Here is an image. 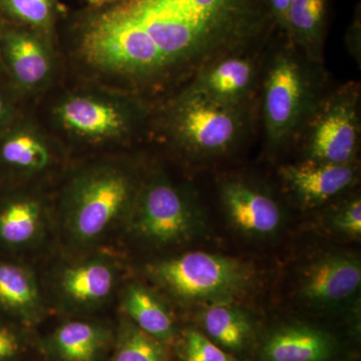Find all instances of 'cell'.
Segmentation results:
<instances>
[{"instance_id": "cell-20", "label": "cell", "mask_w": 361, "mask_h": 361, "mask_svg": "<svg viewBox=\"0 0 361 361\" xmlns=\"http://www.w3.org/2000/svg\"><path fill=\"white\" fill-rule=\"evenodd\" d=\"M118 295L123 315L158 341L174 343L179 336L177 323L160 292L141 282H128Z\"/></svg>"}, {"instance_id": "cell-28", "label": "cell", "mask_w": 361, "mask_h": 361, "mask_svg": "<svg viewBox=\"0 0 361 361\" xmlns=\"http://www.w3.org/2000/svg\"><path fill=\"white\" fill-rule=\"evenodd\" d=\"M20 97L8 80H6V82H0V135L20 115L18 110Z\"/></svg>"}, {"instance_id": "cell-24", "label": "cell", "mask_w": 361, "mask_h": 361, "mask_svg": "<svg viewBox=\"0 0 361 361\" xmlns=\"http://www.w3.org/2000/svg\"><path fill=\"white\" fill-rule=\"evenodd\" d=\"M58 7L59 0H0V16L52 39Z\"/></svg>"}, {"instance_id": "cell-22", "label": "cell", "mask_w": 361, "mask_h": 361, "mask_svg": "<svg viewBox=\"0 0 361 361\" xmlns=\"http://www.w3.org/2000/svg\"><path fill=\"white\" fill-rule=\"evenodd\" d=\"M326 8V0H293L289 11L286 33L313 63L322 61Z\"/></svg>"}, {"instance_id": "cell-14", "label": "cell", "mask_w": 361, "mask_h": 361, "mask_svg": "<svg viewBox=\"0 0 361 361\" xmlns=\"http://www.w3.org/2000/svg\"><path fill=\"white\" fill-rule=\"evenodd\" d=\"M47 312L40 278L30 263L0 257V316L32 330Z\"/></svg>"}, {"instance_id": "cell-27", "label": "cell", "mask_w": 361, "mask_h": 361, "mask_svg": "<svg viewBox=\"0 0 361 361\" xmlns=\"http://www.w3.org/2000/svg\"><path fill=\"white\" fill-rule=\"evenodd\" d=\"M332 227L346 236L357 238L361 235V201L353 199L339 209L331 221Z\"/></svg>"}, {"instance_id": "cell-6", "label": "cell", "mask_w": 361, "mask_h": 361, "mask_svg": "<svg viewBox=\"0 0 361 361\" xmlns=\"http://www.w3.org/2000/svg\"><path fill=\"white\" fill-rule=\"evenodd\" d=\"M201 219L193 199L163 171L145 176L121 236L135 245L164 250L196 236Z\"/></svg>"}, {"instance_id": "cell-1", "label": "cell", "mask_w": 361, "mask_h": 361, "mask_svg": "<svg viewBox=\"0 0 361 361\" xmlns=\"http://www.w3.org/2000/svg\"><path fill=\"white\" fill-rule=\"evenodd\" d=\"M273 25L265 0H116L80 20L75 54L104 85L137 94L242 54Z\"/></svg>"}, {"instance_id": "cell-29", "label": "cell", "mask_w": 361, "mask_h": 361, "mask_svg": "<svg viewBox=\"0 0 361 361\" xmlns=\"http://www.w3.org/2000/svg\"><path fill=\"white\" fill-rule=\"evenodd\" d=\"M293 0H265L266 6L269 11L274 25L287 32L288 14Z\"/></svg>"}, {"instance_id": "cell-12", "label": "cell", "mask_w": 361, "mask_h": 361, "mask_svg": "<svg viewBox=\"0 0 361 361\" xmlns=\"http://www.w3.org/2000/svg\"><path fill=\"white\" fill-rule=\"evenodd\" d=\"M0 56L7 80L20 97L40 94L56 77L52 39L32 28L1 20Z\"/></svg>"}, {"instance_id": "cell-31", "label": "cell", "mask_w": 361, "mask_h": 361, "mask_svg": "<svg viewBox=\"0 0 361 361\" xmlns=\"http://www.w3.org/2000/svg\"><path fill=\"white\" fill-rule=\"evenodd\" d=\"M1 23V20H0ZM4 77L6 78V70H4V63H2L1 56H0V78Z\"/></svg>"}, {"instance_id": "cell-23", "label": "cell", "mask_w": 361, "mask_h": 361, "mask_svg": "<svg viewBox=\"0 0 361 361\" xmlns=\"http://www.w3.org/2000/svg\"><path fill=\"white\" fill-rule=\"evenodd\" d=\"M109 361H172V356L168 344L121 314Z\"/></svg>"}, {"instance_id": "cell-16", "label": "cell", "mask_w": 361, "mask_h": 361, "mask_svg": "<svg viewBox=\"0 0 361 361\" xmlns=\"http://www.w3.org/2000/svg\"><path fill=\"white\" fill-rule=\"evenodd\" d=\"M361 283V265L348 254H330L316 260L301 280V299L315 306H331L355 295Z\"/></svg>"}, {"instance_id": "cell-17", "label": "cell", "mask_w": 361, "mask_h": 361, "mask_svg": "<svg viewBox=\"0 0 361 361\" xmlns=\"http://www.w3.org/2000/svg\"><path fill=\"white\" fill-rule=\"evenodd\" d=\"M221 198L230 222L244 234L270 236L281 225V210L274 199L248 183L228 180Z\"/></svg>"}, {"instance_id": "cell-15", "label": "cell", "mask_w": 361, "mask_h": 361, "mask_svg": "<svg viewBox=\"0 0 361 361\" xmlns=\"http://www.w3.org/2000/svg\"><path fill=\"white\" fill-rule=\"evenodd\" d=\"M263 361H337L341 345L334 334L307 323L278 325L259 344Z\"/></svg>"}, {"instance_id": "cell-2", "label": "cell", "mask_w": 361, "mask_h": 361, "mask_svg": "<svg viewBox=\"0 0 361 361\" xmlns=\"http://www.w3.org/2000/svg\"><path fill=\"white\" fill-rule=\"evenodd\" d=\"M145 176L121 157L73 168L54 201L56 237L66 253L106 248L120 236Z\"/></svg>"}, {"instance_id": "cell-10", "label": "cell", "mask_w": 361, "mask_h": 361, "mask_svg": "<svg viewBox=\"0 0 361 361\" xmlns=\"http://www.w3.org/2000/svg\"><path fill=\"white\" fill-rule=\"evenodd\" d=\"M56 236L54 201L44 186L0 189V257L28 262Z\"/></svg>"}, {"instance_id": "cell-18", "label": "cell", "mask_w": 361, "mask_h": 361, "mask_svg": "<svg viewBox=\"0 0 361 361\" xmlns=\"http://www.w3.org/2000/svg\"><path fill=\"white\" fill-rule=\"evenodd\" d=\"M280 175L285 184L305 206H316L341 194L353 185L355 173L351 164L313 160L283 166Z\"/></svg>"}, {"instance_id": "cell-9", "label": "cell", "mask_w": 361, "mask_h": 361, "mask_svg": "<svg viewBox=\"0 0 361 361\" xmlns=\"http://www.w3.org/2000/svg\"><path fill=\"white\" fill-rule=\"evenodd\" d=\"M68 160V147L58 135L20 114L0 135V189L44 186Z\"/></svg>"}, {"instance_id": "cell-21", "label": "cell", "mask_w": 361, "mask_h": 361, "mask_svg": "<svg viewBox=\"0 0 361 361\" xmlns=\"http://www.w3.org/2000/svg\"><path fill=\"white\" fill-rule=\"evenodd\" d=\"M200 324L201 331L214 343L240 360L251 350L257 338L250 316L232 304L206 306Z\"/></svg>"}, {"instance_id": "cell-19", "label": "cell", "mask_w": 361, "mask_h": 361, "mask_svg": "<svg viewBox=\"0 0 361 361\" xmlns=\"http://www.w3.org/2000/svg\"><path fill=\"white\" fill-rule=\"evenodd\" d=\"M255 82V63L238 54L206 66L194 75L188 87L221 103L245 106Z\"/></svg>"}, {"instance_id": "cell-3", "label": "cell", "mask_w": 361, "mask_h": 361, "mask_svg": "<svg viewBox=\"0 0 361 361\" xmlns=\"http://www.w3.org/2000/svg\"><path fill=\"white\" fill-rule=\"evenodd\" d=\"M51 116L66 142L101 149L122 146L137 137L149 110L135 92L96 85L66 92L52 106Z\"/></svg>"}, {"instance_id": "cell-7", "label": "cell", "mask_w": 361, "mask_h": 361, "mask_svg": "<svg viewBox=\"0 0 361 361\" xmlns=\"http://www.w3.org/2000/svg\"><path fill=\"white\" fill-rule=\"evenodd\" d=\"M245 106L215 101L186 87L164 111L168 141L185 155L208 158L227 153L245 129Z\"/></svg>"}, {"instance_id": "cell-30", "label": "cell", "mask_w": 361, "mask_h": 361, "mask_svg": "<svg viewBox=\"0 0 361 361\" xmlns=\"http://www.w3.org/2000/svg\"><path fill=\"white\" fill-rule=\"evenodd\" d=\"M114 1L116 0H87V4L90 8H99Z\"/></svg>"}, {"instance_id": "cell-4", "label": "cell", "mask_w": 361, "mask_h": 361, "mask_svg": "<svg viewBox=\"0 0 361 361\" xmlns=\"http://www.w3.org/2000/svg\"><path fill=\"white\" fill-rule=\"evenodd\" d=\"M144 275L161 295L185 306L232 304L253 281V271L245 263L202 251L151 261Z\"/></svg>"}, {"instance_id": "cell-25", "label": "cell", "mask_w": 361, "mask_h": 361, "mask_svg": "<svg viewBox=\"0 0 361 361\" xmlns=\"http://www.w3.org/2000/svg\"><path fill=\"white\" fill-rule=\"evenodd\" d=\"M174 343L180 361H244L219 348L199 329L184 330Z\"/></svg>"}, {"instance_id": "cell-5", "label": "cell", "mask_w": 361, "mask_h": 361, "mask_svg": "<svg viewBox=\"0 0 361 361\" xmlns=\"http://www.w3.org/2000/svg\"><path fill=\"white\" fill-rule=\"evenodd\" d=\"M66 257L40 280L47 306L66 317H94L120 291L122 259L108 247Z\"/></svg>"}, {"instance_id": "cell-26", "label": "cell", "mask_w": 361, "mask_h": 361, "mask_svg": "<svg viewBox=\"0 0 361 361\" xmlns=\"http://www.w3.org/2000/svg\"><path fill=\"white\" fill-rule=\"evenodd\" d=\"M32 348V329L0 316V361H26Z\"/></svg>"}, {"instance_id": "cell-11", "label": "cell", "mask_w": 361, "mask_h": 361, "mask_svg": "<svg viewBox=\"0 0 361 361\" xmlns=\"http://www.w3.org/2000/svg\"><path fill=\"white\" fill-rule=\"evenodd\" d=\"M305 127L308 160L351 164L360 137L357 85L348 84L320 101Z\"/></svg>"}, {"instance_id": "cell-8", "label": "cell", "mask_w": 361, "mask_h": 361, "mask_svg": "<svg viewBox=\"0 0 361 361\" xmlns=\"http://www.w3.org/2000/svg\"><path fill=\"white\" fill-rule=\"evenodd\" d=\"M319 103L317 78L310 65L293 51L278 52L268 66L263 90V121L271 146L293 139Z\"/></svg>"}, {"instance_id": "cell-13", "label": "cell", "mask_w": 361, "mask_h": 361, "mask_svg": "<svg viewBox=\"0 0 361 361\" xmlns=\"http://www.w3.org/2000/svg\"><path fill=\"white\" fill-rule=\"evenodd\" d=\"M116 326L94 317H68L37 343L47 361H109Z\"/></svg>"}]
</instances>
